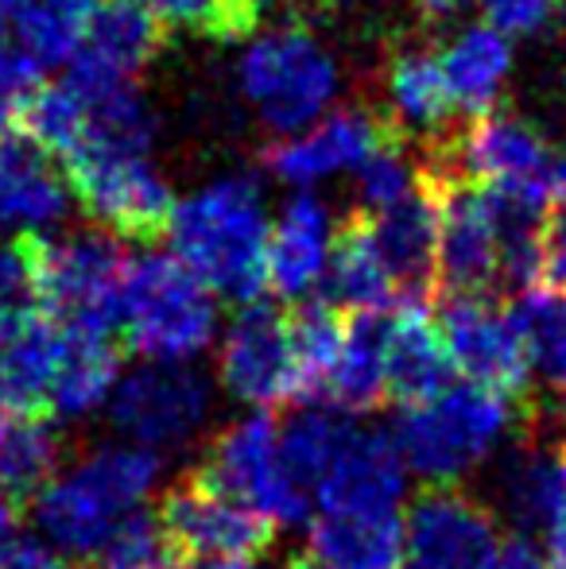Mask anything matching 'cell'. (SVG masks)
Returning <instances> with one entry per match:
<instances>
[{"label": "cell", "instance_id": "d6986e66", "mask_svg": "<svg viewBox=\"0 0 566 569\" xmlns=\"http://www.w3.org/2000/svg\"><path fill=\"white\" fill-rule=\"evenodd\" d=\"M385 260L388 276L396 279L404 302H427L435 291V256H438V206L427 179L419 174V187L393 202L388 210L365 213Z\"/></svg>", "mask_w": 566, "mask_h": 569}, {"label": "cell", "instance_id": "d4e9b609", "mask_svg": "<svg viewBox=\"0 0 566 569\" xmlns=\"http://www.w3.org/2000/svg\"><path fill=\"white\" fill-rule=\"evenodd\" d=\"M438 67L458 113H493L513 78V39L493 31L489 23H469L454 31L450 43L438 51Z\"/></svg>", "mask_w": 566, "mask_h": 569}, {"label": "cell", "instance_id": "e0dca14e", "mask_svg": "<svg viewBox=\"0 0 566 569\" xmlns=\"http://www.w3.org/2000/svg\"><path fill=\"white\" fill-rule=\"evenodd\" d=\"M385 140L380 124L357 109H330L315 124L280 136L265 151V167L272 179L295 190H310L318 182H330L338 174H354L357 163Z\"/></svg>", "mask_w": 566, "mask_h": 569}, {"label": "cell", "instance_id": "5bb4252c", "mask_svg": "<svg viewBox=\"0 0 566 569\" xmlns=\"http://www.w3.org/2000/svg\"><path fill=\"white\" fill-rule=\"evenodd\" d=\"M218 380L234 399L260 407V411L299 399L287 315L265 302H245L221 338Z\"/></svg>", "mask_w": 566, "mask_h": 569}, {"label": "cell", "instance_id": "9a60e30c", "mask_svg": "<svg viewBox=\"0 0 566 569\" xmlns=\"http://www.w3.org/2000/svg\"><path fill=\"white\" fill-rule=\"evenodd\" d=\"M552 148L547 140L520 117L481 113L454 143V163L443 167L446 174H458L466 182L489 190H516V194H544V171Z\"/></svg>", "mask_w": 566, "mask_h": 569}, {"label": "cell", "instance_id": "2e32d148", "mask_svg": "<svg viewBox=\"0 0 566 569\" xmlns=\"http://www.w3.org/2000/svg\"><path fill=\"white\" fill-rule=\"evenodd\" d=\"M408 488V465L385 430L349 427L315 485V500L334 516H380L396 511Z\"/></svg>", "mask_w": 566, "mask_h": 569}, {"label": "cell", "instance_id": "30bf717a", "mask_svg": "<svg viewBox=\"0 0 566 569\" xmlns=\"http://www.w3.org/2000/svg\"><path fill=\"white\" fill-rule=\"evenodd\" d=\"M159 523L179 555L190 558H252L268 555L276 523L218 488L202 469L175 480L159 500Z\"/></svg>", "mask_w": 566, "mask_h": 569}, {"label": "cell", "instance_id": "681fc988", "mask_svg": "<svg viewBox=\"0 0 566 569\" xmlns=\"http://www.w3.org/2000/svg\"><path fill=\"white\" fill-rule=\"evenodd\" d=\"M190 569H257L252 562H245V558H210V562L202 566H190Z\"/></svg>", "mask_w": 566, "mask_h": 569}, {"label": "cell", "instance_id": "7dc6e473", "mask_svg": "<svg viewBox=\"0 0 566 569\" xmlns=\"http://www.w3.org/2000/svg\"><path fill=\"white\" fill-rule=\"evenodd\" d=\"M416 4H419V12H424L430 23H446V20H454L461 8L474 4V0H416Z\"/></svg>", "mask_w": 566, "mask_h": 569}, {"label": "cell", "instance_id": "484cf974", "mask_svg": "<svg viewBox=\"0 0 566 569\" xmlns=\"http://www.w3.org/2000/svg\"><path fill=\"white\" fill-rule=\"evenodd\" d=\"M307 562L315 569H400L404 519L396 511H380V516L322 511L310 523Z\"/></svg>", "mask_w": 566, "mask_h": 569}, {"label": "cell", "instance_id": "816d5d0a", "mask_svg": "<svg viewBox=\"0 0 566 569\" xmlns=\"http://www.w3.org/2000/svg\"><path fill=\"white\" fill-rule=\"evenodd\" d=\"M287 569H315V566H310V562H291Z\"/></svg>", "mask_w": 566, "mask_h": 569}, {"label": "cell", "instance_id": "277c9868", "mask_svg": "<svg viewBox=\"0 0 566 569\" xmlns=\"http://www.w3.org/2000/svg\"><path fill=\"white\" fill-rule=\"evenodd\" d=\"M31 299L62 330H121V287L129 271L121 237L106 229L31 232L20 240Z\"/></svg>", "mask_w": 566, "mask_h": 569}, {"label": "cell", "instance_id": "7402d4cb", "mask_svg": "<svg viewBox=\"0 0 566 569\" xmlns=\"http://www.w3.org/2000/svg\"><path fill=\"white\" fill-rule=\"evenodd\" d=\"M70 210V187L51 167L39 143L28 136L0 140V229L4 232H47Z\"/></svg>", "mask_w": 566, "mask_h": 569}, {"label": "cell", "instance_id": "74e56055", "mask_svg": "<svg viewBox=\"0 0 566 569\" xmlns=\"http://www.w3.org/2000/svg\"><path fill=\"white\" fill-rule=\"evenodd\" d=\"M159 23L187 31H210V36H241L252 16L241 0H140Z\"/></svg>", "mask_w": 566, "mask_h": 569}, {"label": "cell", "instance_id": "1f68e13d", "mask_svg": "<svg viewBox=\"0 0 566 569\" xmlns=\"http://www.w3.org/2000/svg\"><path fill=\"white\" fill-rule=\"evenodd\" d=\"M528 349L532 380L547 388V403L566 407V295L520 291L508 307Z\"/></svg>", "mask_w": 566, "mask_h": 569}, {"label": "cell", "instance_id": "f1b7e54d", "mask_svg": "<svg viewBox=\"0 0 566 569\" xmlns=\"http://www.w3.org/2000/svg\"><path fill=\"white\" fill-rule=\"evenodd\" d=\"M385 322L380 315H349L346 338L326 376L322 399H330L341 415H369L388 399L385 388Z\"/></svg>", "mask_w": 566, "mask_h": 569}, {"label": "cell", "instance_id": "83f0119b", "mask_svg": "<svg viewBox=\"0 0 566 569\" xmlns=\"http://www.w3.org/2000/svg\"><path fill=\"white\" fill-rule=\"evenodd\" d=\"M59 326L43 310H23L0 330V419L43 411ZM47 415V411H43Z\"/></svg>", "mask_w": 566, "mask_h": 569}, {"label": "cell", "instance_id": "cb8c5ba5", "mask_svg": "<svg viewBox=\"0 0 566 569\" xmlns=\"http://www.w3.org/2000/svg\"><path fill=\"white\" fill-rule=\"evenodd\" d=\"M117 376H121V352L113 345V333L59 326V349H54L43 411L51 419H82L106 403Z\"/></svg>", "mask_w": 566, "mask_h": 569}, {"label": "cell", "instance_id": "d590c367", "mask_svg": "<svg viewBox=\"0 0 566 569\" xmlns=\"http://www.w3.org/2000/svg\"><path fill=\"white\" fill-rule=\"evenodd\" d=\"M175 555L179 550L167 539L159 516L132 511L90 555V569H175Z\"/></svg>", "mask_w": 566, "mask_h": 569}, {"label": "cell", "instance_id": "ac0fdd59", "mask_svg": "<svg viewBox=\"0 0 566 569\" xmlns=\"http://www.w3.org/2000/svg\"><path fill=\"white\" fill-rule=\"evenodd\" d=\"M163 23L140 0H101L82 47L70 59V78L86 86H137L156 59Z\"/></svg>", "mask_w": 566, "mask_h": 569}, {"label": "cell", "instance_id": "4fadbf2b", "mask_svg": "<svg viewBox=\"0 0 566 569\" xmlns=\"http://www.w3.org/2000/svg\"><path fill=\"white\" fill-rule=\"evenodd\" d=\"M497 550L493 508L461 488L435 485L419 492L408 511L400 569H489Z\"/></svg>", "mask_w": 566, "mask_h": 569}, {"label": "cell", "instance_id": "5b68a950", "mask_svg": "<svg viewBox=\"0 0 566 569\" xmlns=\"http://www.w3.org/2000/svg\"><path fill=\"white\" fill-rule=\"evenodd\" d=\"M516 407L520 403L477 383H450L424 403L404 407L393 442L411 472L430 485H454L513 435L524 419Z\"/></svg>", "mask_w": 566, "mask_h": 569}, {"label": "cell", "instance_id": "52a82bcc", "mask_svg": "<svg viewBox=\"0 0 566 569\" xmlns=\"http://www.w3.org/2000/svg\"><path fill=\"white\" fill-rule=\"evenodd\" d=\"M121 330L143 360H195L218 333V302L210 287L175 256H143L129 263L121 287Z\"/></svg>", "mask_w": 566, "mask_h": 569}, {"label": "cell", "instance_id": "4316f807", "mask_svg": "<svg viewBox=\"0 0 566 569\" xmlns=\"http://www.w3.org/2000/svg\"><path fill=\"white\" fill-rule=\"evenodd\" d=\"M500 500L520 535L544 531L555 508L566 500V457L559 438L524 430L520 446L500 465Z\"/></svg>", "mask_w": 566, "mask_h": 569}, {"label": "cell", "instance_id": "7c38bea8", "mask_svg": "<svg viewBox=\"0 0 566 569\" xmlns=\"http://www.w3.org/2000/svg\"><path fill=\"white\" fill-rule=\"evenodd\" d=\"M198 469L229 496L260 511L268 523H302L310 511V500L291 485L284 469L280 422L268 415H249L218 430Z\"/></svg>", "mask_w": 566, "mask_h": 569}, {"label": "cell", "instance_id": "3957f363", "mask_svg": "<svg viewBox=\"0 0 566 569\" xmlns=\"http://www.w3.org/2000/svg\"><path fill=\"white\" fill-rule=\"evenodd\" d=\"M156 480V453L132 442H109L54 472L31 496V516L59 555L90 558L106 535L140 508Z\"/></svg>", "mask_w": 566, "mask_h": 569}, {"label": "cell", "instance_id": "8d00e7d4", "mask_svg": "<svg viewBox=\"0 0 566 569\" xmlns=\"http://www.w3.org/2000/svg\"><path fill=\"white\" fill-rule=\"evenodd\" d=\"M419 174L424 171L411 163L408 151L385 136L354 171L361 213H377V210H388L393 202H400L404 194H411V190L419 187Z\"/></svg>", "mask_w": 566, "mask_h": 569}, {"label": "cell", "instance_id": "f907efd6", "mask_svg": "<svg viewBox=\"0 0 566 569\" xmlns=\"http://www.w3.org/2000/svg\"><path fill=\"white\" fill-rule=\"evenodd\" d=\"M268 4H280V0H241V8H245L249 16H257L260 8H268Z\"/></svg>", "mask_w": 566, "mask_h": 569}, {"label": "cell", "instance_id": "836d02e7", "mask_svg": "<svg viewBox=\"0 0 566 569\" xmlns=\"http://www.w3.org/2000/svg\"><path fill=\"white\" fill-rule=\"evenodd\" d=\"M287 338H291L295 376H299V399H322L326 376L346 338V318L326 299H307L287 315Z\"/></svg>", "mask_w": 566, "mask_h": 569}, {"label": "cell", "instance_id": "ffe728a7", "mask_svg": "<svg viewBox=\"0 0 566 569\" xmlns=\"http://www.w3.org/2000/svg\"><path fill=\"white\" fill-rule=\"evenodd\" d=\"M334 213L310 190H299L280 210V218L268 229V287L280 299H302L322 283L326 260L334 244Z\"/></svg>", "mask_w": 566, "mask_h": 569}, {"label": "cell", "instance_id": "ab89813d", "mask_svg": "<svg viewBox=\"0 0 566 569\" xmlns=\"http://www.w3.org/2000/svg\"><path fill=\"white\" fill-rule=\"evenodd\" d=\"M481 8V23L505 39H536L552 28L555 0H474Z\"/></svg>", "mask_w": 566, "mask_h": 569}, {"label": "cell", "instance_id": "f546056e", "mask_svg": "<svg viewBox=\"0 0 566 569\" xmlns=\"http://www.w3.org/2000/svg\"><path fill=\"white\" fill-rule=\"evenodd\" d=\"M98 4L101 0H12L4 8V23L12 43L39 70L70 67Z\"/></svg>", "mask_w": 566, "mask_h": 569}, {"label": "cell", "instance_id": "603a6c76", "mask_svg": "<svg viewBox=\"0 0 566 569\" xmlns=\"http://www.w3.org/2000/svg\"><path fill=\"white\" fill-rule=\"evenodd\" d=\"M322 299L346 315H380L400 307V287L388 276L365 213L346 218L334 229L330 260L322 271Z\"/></svg>", "mask_w": 566, "mask_h": 569}, {"label": "cell", "instance_id": "f5cc1de1", "mask_svg": "<svg viewBox=\"0 0 566 569\" xmlns=\"http://www.w3.org/2000/svg\"><path fill=\"white\" fill-rule=\"evenodd\" d=\"M8 4H12V0H0V16H4V8H8Z\"/></svg>", "mask_w": 566, "mask_h": 569}, {"label": "cell", "instance_id": "7a4b0ae2", "mask_svg": "<svg viewBox=\"0 0 566 569\" xmlns=\"http://www.w3.org/2000/svg\"><path fill=\"white\" fill-rule=\"evenodd\" d=\"M268 210L249 174L214 179L171 206L167 240L175 260L210 291L234 302H257L268 287Z\"/></svg>", "mask_w": 566, "mask_h": 569}, {"label": "cell", "instance_id": "8fae6325", "mask_svg": "<svg viewBox=\"0 0 566 569\" xmlns=\"http://www.w3.org/2000/svg\"><path fill=\"white\" fill-rule=\"evenodd\" d=\"M210 383L187 365L148 360L109 391V422L143 450H175L202 430Z\"/></svg>", "mask_w": 566, "mask_h": 569}, {"label": "cell", "instance_id": "e575fe53", "mask_svg": "<svg viewBox=\"0 0 566 569\" xmlns=\"http://www.w3.org/2000/svg\"><path fill=\"white\" fill-rule=\"evenodd\" d=\"M354 427L349 415L326 411V407H307V411L291 415L280 422V457L291 485L299 488L307 500H315V485L326 472L334 450L341 446L346 430Z\"/></svg>", "mask_w": 566, "mask_h": 569}, {"label": "cell", "instance_id": "f35d334b", "mask_svg": "<svg viewBox=\"0 0 566 569\" xmlns=\"http://www.w3.org/2000/svg\"><path fill=\"white\" fill-rule=\"evenodd\" d=\"M39 74H43V70L12 43L4 16H0V140L12 136V128L20 124L31 93L39 90Z\"/></svg>", "mask_w": 566, "mask_h": 569}, {"label": "cell", "instance_id": "ba28073f", "mask_svg": "<svg viewBox=\"0 0 566 569\" xmlns=\"http://www.w3.org/2000/svg\"><path fill=\"white\" fill-rule=\"evenodd\" d=\"M424 179L438 206L435 287H443V295H493L505 263L497 194L458 174H446L443 167L424 171Z\"/></svg>", "mask_w": 566, "mask_h": 569}, {"label": "cell", "instance_id": "4dcf8cb0", "mask_svg": "<svg viewBox=\"0 0 566 569\" xmlns=\"http://www.w3.org/2000/svg\"><path fill=\"white\" fill-rule=\"evenodd\" d=\"M67 457V438L59 422L43 411L4 415L0 419V485L16 503H28Z\"/></svg>", "mask_w": 566, "mask_h": 569}, {"label": "cell", "instance_id": "9c48e42d", "mask_svg": "<svg viewBox=\"0 0 566 569\" xmlns=\"http://www.w3.org/2000/svg\"><path fill=\"white\" fill-rule=\"evenodd\" d=\"M435 326L446 341L450 365L469 383L497 391L520 407L528 403L532 365L508 307H497L493 295H443Z\"/></svg>", "mask_w": 566, "mask_h": 569}, {"label": "cell", "instance_id": "c3c4849f", "mask_svg": "<svg viewBox=\"0 0 566 569\" xmlns=\"http://www.w3.org/2000/svg\"><path fill=\"white\" fill-rule=\"evenodd\" d=\"M16 519H20V503L8 496V488L0 485V550L16 539Z\"/></svg>", "mask_w": 566, "mask_h": 569}, {"label": "cell", "instance_id": "d6a6232c", "mask_svg": "<svg viewBox=\"0 0 566 569\" xmlns=\"http://www.w3.org/2000/svg\"><path fill=\"white\" fill-rule=\"evenodd\" d=\"M385 98L393 117L419 136L438 132V128H446L450 117L458 113L450 98V86L443 78V67H438V54L430 51L396 54L385 78Z\"/></svg>", "mask_w": 566, "mask_h": 569}, {"label": "cell", "instance_id": "7bdbcfd3", "mask_svg": "<svg viewBox=\"0 0 566 569\" xmlns=\"http://www.w3.org/2000/svg\"><path fill=\"white\" fill-rule=\"evenodd\" d=\"M0 569H75L59 550L43 547L36 539H12L0 550Z\"/></svg>", "mask_w": 566, "mask_h": 569}, {"label": "cell", "instance_id": "bcb514c9", "mask_svg": "<svg viewBox=\"0 0 566 569\" xmlns=\"http://www.w3.org/2000/svg\"><path fill=\"white\" fill-rule=\"evenodd\" d=\"M544 194H547V202L566 206V148L552 151V159H547V171H544Z\"/></svg>", "mask_w": 566, "mask_h": 569}, {"label": "cell", "instance_id": "44dd1931", "mask_svg": "<svg viewBox=\"0 0 566 569\" xmlns=\"http://www.w3.org/2000/svg\"><path fill=\"white\" fill-rule=\"evenodd\" d=\"M450 352L427 302H400L385 322V388L388 399L411 407L450 388Z\"/></svg>", "mask_w": 566, "mask_h": 569}, {"label": "cell", "instance_id": "b9f144b4", "mask_svg": "<svg viewBox=\"0 0 566 569\" xmlns=\"http://www.w3.org/2000/svg\"><path fill=\"white\" fill-rule=\"evenodd\" d=\"M31 302V279H28V260H23V244L12 240V244H0V330L12 322L16 315Z\"/></svg>", "mask_w": 566, "mask_h": 569}, {"label": "cell", "instance_id": "ee69618b", "mask_svg": "<svg viewBox=\"0 0 566 569\" xmlns=\"http://www.w3.org/2000/svg\"><path fill=\"white\" fill-rule=\"evenodd\" d=\"M489 569H552L547 558L536 550V542L528 535H513L508 542H500L497 558H493Z\"/></svg>", "mask_w": 566, "mask_h": 569}, {"label": "cell", "instance_id": "60d3db41", "mask_svg": "<svg viewBox=\"0 0 566 569\" xmlns=\"http://www.w3.org/2000/svg\"><path fill=\"white\" fill-rule=\"evenodd\" d=\"M536 279L547 291L566 295V206H555V210L539 221Z\"/></svg>", "mask_w": 566, "mask_h": 569}, {"label": "cell", "instance_id": "8992f818", "mask_svg": "<svg viewBox=\"0 0 566 569\" xmlns=\"http://www.w3.org/2000/svg\"><path fill=\"white\" fill-rule=\"evenodd\" d=\"M237 86L268 132L291 136L330 113L341 90V70L307 28L284 23L245 43Z\"/></svg>", "mask_w": 566, "mask_h": 569}, {"label": "cell", "instance_id": "f6af8a7d", "mask_svg": "<svg viewBox=\"0 0 566 569\" xmlns=\"http://www.w3.org/2000/svg\"><path fill=\"white\" fill-rule=\"evenodd\" d=\"M544 535H547V566L552 569H566V500L555 508V516L547 519V527H544Z\"/></svg>", "mask_w": 566, "mask_h": 569}, {"label": "cell", "instance_id": "6da1fadb", "mask_svg": "<svg viewBox=\"0 0 566 569\" xmlns=\"http://www.w3.org/2000/svg\"><path fill=\"white\" fill-rule=\"evenodd\" d=\"M86 120L75 148L67 151V187L93 226L113 237H159L171 218V187L151 159L156 120L140 101L137 86L75 82Z\"/></svg>", "mask_w": 566, "mask_h": 569}]
</instances>
